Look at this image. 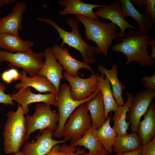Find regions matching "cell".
Returning a JSON list of instances; mask_svg holds the SVG:
<instances>
[{
  "label": "cell",
  "instance_id": "cell-33",
  "mask_svg": "<svg viewBox=\"0 0 155 155\" xmlns=\"http://www.w3.org/2000/svg\"><path fill=\"white\" fill-rule=\"evenodd\" d=\"M141 155H155V137L143 145Z\"/></svg>",
  "mask_w": 155,
  "mask_h": 155
},
{
  "label": "cell",
  "instance_id": "cell-11",
  "mask_svg": "<svg viewBox=\"0 0 155 155\" xmlns=\"http://www.w3.org/2000/svg\"><path fill=\"white\" fill-rule=\"evenodd\" d=\"M54 132L49 129L40 131L36 137L35 141L25 142L22 151L23 155H45L55 145L66 143L67 141L65 139L54 140L52 138Z\"/></svg>",
  "mask_w": 155,
  "mask_h": 155
},
{
  "label": "cell",
  "instance_id": "cell-23",
  "mask_svg": "<svg viewBox=\"0 0 155 155\" xmlns=\"http://www.w3.org/2000/svg\"><path fill=\"white\" fill-rule=\"evenodd\" d=\"M84 104L90 113L92 127L96 130L107 119L104 115V103L100 90L94 98L88 100Z\"/></svg>",
  "mask_w": 155,
  "mask_h": 155
},
{
  "label": "cell",
  "instance_id": "cell-18",
  "mask_svg": "<svg viewBox=\"0 0 155 155\" xmlns=\"http://www.w3.org/2000/svg\"><path fill=\"white\" fill-rule=\"evenodd\" d=\"M27 73L25 70L22 71L19 79L20 82L15 85L16 89L31 87L40 92H49L57 95L58 92L55 86L46 78L38 75L33 77H29Z\"/></svg>",
  "mask_w": 155,
  "mask_h": 155
},
{
  "label": "cell",
  "instance_id": "cell-38",
  "mask_svg": "<svg viewBox=\"0 0 155 155\" xmlns=\"http://www.w3.org/2000/svg\"><path fill=\"white\" fill-rule=\"evenodd\" d=\"M148 45L151 47V50L152 52L151 56L153 58L155 59V38L149 40L148 42Z\"/></svg>",
  "mask_w": 155,
  "mask_h": 155
},
{
  "label": "cell",
  "instance_id": "cell-10",
  "mask_svg": "<svg viewBox=\"0 0 155 155\" xmlns=\"http://www.w3.org/2000/svg\"><path fill=\"white\" fill-rule=\"evenodd\" d=\"M98 75V73L96 74L92 73L89 78L84 79L78 75L73 77L65 71L63 73L64 78L69 84L71 97L77 101L87 98L96 90Z\"/></svg>",
  "mask_w": 155,
  "mask_h": 155
},
{
  "label": "cell",
  "instance_id": "cell-4",
  "mask_svg": "<svg viewBox=\"0 0 155 155\" xmlns=\"http://www.w3.org/2000/svg\"><path fill=\"white\" fill-rule=\"evenodd\" d=\"M21 105L16 111L7 113V120L3 133L4 151L6 154L17 152L25 142L26 134V120Z\"/></svg>",
  "mask_w": 155,
  "mask_h": 155
},
{
  "label": "cell",
  "instance_id": "cell-6",
  "mask_svg": "<svg viewBox=\"0 0 155 155\" xmlns=\"http://www.w3.org/2000/svg\"><path fill=\"white\" fill-rule=\"evenodd\" d=\"M44 57V52L36 53L32 50L28 52L15 53L0 50V63L5 61H8L9 67L22 69L30 77L37 75L43 64L42 59Z\"/></svg>",
  "mask_w": 155,
  "mask_h": 155
},
{
  "label": "cell",
  "instance_id": "cell-19",
  "mask_svg": "<svg viewBox=\"0 0 155 155\" xmlns=\"http://www.w3.org/2000/svg\"><path fill=\"white\" fill-rule=\"evenodd\" d=\"M96 129L92 127L81 138L71 140L70 145L74 147L83 146L89 150L83 155H109V153L104 148L98 140L96 134Z\"/></svg>",
  "mask_w": 155,
  "mask_h": 155
},
{
  "label": "cell",
  "instance_id": "cell-8",
  "mask_svg": "<svg viewBox=\"0 0 155 155\" xmlns=\"http://www.w3.org/2000/svg\"><path fill=\"white\" fill-rule=\"evenodd\" d=\"M84 103L77 107L69 117L64 126L63 135L67 140L82 137L92 127L91 117Z\"/></svg>",
  "mask_w": 155,
  "mask_h": 155
},
{
  "label": "cell",
  "instance_id": "cell-41",
  "mask_svg": "<svg viewBox=\"0 0 155 155\" xmlns=\"http://www.w3.org/2000/svg\"></svg>",
  "mask_w": 155,
  "mask_h": 155
},
{
  "label": "cell",
  "instance_id": "cell-7",
  "mask_svg": "<svg viewBox=\"0 0 155 155\" xmlns=\"http://www.w3.org/2000/svg\"><path fill=\"white\" fill-rule=\"evenodd\" d=\"M25 117L26 127L25 142L27 141L32 133L38 130L42 131L49 129L55 132L59 119V113L53 111L50 106L43 102L36 105L35 112L32 115L27 114Z\"/></svg>",
  "mask_w": 155,
  "mask_h": 155
},
{
  "label": "cell",
  "instance_id": "cell-35",
  "mask_svg": "<svg viewBox=\"0 0 155 155\" xmlns=\"http://www.w3.org/2000/svg\"><path fill=\"white\" fill-rule=\"evenodd\" d=\"M66 153L59 144L55 145L51 150L45 155H65Z\"/></svg>",
  "mask_w": 155,
  "mask_h": 155
},
{
  "label": "cell",
  "instance_id": "cell-2",
  "mask_svg": "<svg viewBox=\"0 0 155 155\" xmlns=\"http://www.w3.org/2000/svg\"><path fill=\"white\" fill-rule=\"evenodd\" d=\"M64 20L71 27V32L65 30L56 24L54 20L51 19L38 18V21L51 25L56 30L59 36V38L62 40V43L60 45L61 46H63L66 44L80 53L83 62L88 64L95 63L96 61L95 56L101 53L100 50L97 47L88 44L82 39L78 28V22L76 20L72 18Z\"/></svg>",
  "mask_w": 155,
  "mask_h": 155
},
{
  "label": "cell",
  "instance_id": "cell-5",
  "mask_svg": "<svg viewBox=\"0 0 155 155\" xmlns=\"http://www.w3.org/2000/svg\"><path fill=\"white\" fill-rule=\"evenodd\" d=\"M70 86L65 83L60 86L57 95L55 106L57 107L59 119L57 129L54 132L53 136L57 139L63 136V132L64 126L67 119L74 110L81 104L94 98L100 90L98 88L91 95L87 98L80 101L75 100L71 97Z\"/></svg>",
  "mask_w": 155,
  "mask_h": 155
},
{
  "label": "cell",
  "instance_id": "cell-30",
  "mask_svg": "<svg viewBox=\"0 0 155 155\" xmlns=\"http://www.w3.org/2000/svg\"><path fill=\"white\" fill-rule=\"evenodd\" d=\"M6 88V85L0 82V104L13 106L15 103L13 102L10 94H6L5 93Z\"/></svg>",
  "mask_w": 155,
  "mask_h": 155
},
{
  "label": "cell",
  "instance_id": "cell-22",
  "mask_svg": "<svg viewBox=\"0 0 155 155\" xmlns=\"http://www.w3.org/2000/svg\"><path fill=\"white\" fill-rule=\"evenodd\" d=\"M34 44L32 41L24 40L19 36L10 33L0 34V48L11 53L28 52Z\"/></svg>",
  "mask_w": 155,
  "mask_h": 155
},
{
  "label": "cell",
  "instance_id": "cell-40",
  "mask_svg": "<svg viewBox=\"0 0 155 155\" xmlns=\"http://www.w3.org/2000/svg\"><path fill=\"white\" fill-rule=\"evenodd\" d=\"M12 155H23L22 151H19L17 153L12 154Z\"/></svg>",
  "mask_w": 155,
  "mask_h": 155
},
{
  "label": "cell",
  "instance_id": "cell-20",
  "mask_svg": "<svg viewBox=\"0 0 155 155\" xmlns=\"http://www.w3.org/2000/svg\"><path fill=\"white\" fill-rule=\"evenodd\" d=\"M137 133L142 145L150 141L155 135V104L152 101L143 120L140 122Z\"/></svg>",
  "mask_w": 155,
  "mask_h": 155
},
{
  "label": "cell",
  "instance_id": "cell-27",
  "mask_svg": "<svg viewBox=\"0 0 155 155\" xmlns=\"http://www.w3.org/2000/svg\"><path fill=\"white\" fill-rule=\"evenodd\" d=\"M142 146L137 134L132 132L123 135H117L113 149L116 153H121L135 150Z\"/></svg>",
  "mask_w": 155,
  "mask_h": 155
},
{
  "label": "cell",
  "instance_id": "cell-25",
  "mask_svg": "<svg viewBox=\"0 0 155 155\" xmlns=\"http://www.w3.org/2000/svg\"><path fill=\"white\" fill-rule=\"evenodd\" d=\"M134 97L131 93L128 92L126 102L123 105L119 106L118 110L114 112L112 120L114 122L112 128L117 135H123L128 134L127 130L130 125L129 122H126V119Z\"/></svg>",
  "mask_w": 155,
  "mask_h": 155
},
{
  "label": "cell",
  "instance_id": "cell-32",
  "mask_svg": "<svg viewBox=\"0 0 155 155\" xmlns=\"http://www.w3.org/2000/svg\"><path fill=\"white\" fill-rule=\"evenodd\" d=\"M61 147L63 149L66 153L65 155H78L83 154L86 152V148H85L80 149V148H78L76 147L69 146L63 144Z\"/></svg>",
  "mask_w": 155,
  "mask_h": 155
},
{
  "label": "cell",
  "instance_id": "cell-28",
  "mask_svg": "<svg viewBox=\"0 0 155 155\" xmlns=\"http://www.w3.org/2000/svg\"><path fill=\"white\" fill-rule=\"evenodd\" d=\"M112 113H110L106 121L98 129L96 130V134L97 138L110 154L113 151V145L117 134L110 125V121Z\"/></svg>",
  "mask_w": 155,
  "mask_h": 155
},
{
  "label": "cell",
  "instance_id": "cell-16",
  "mask_svg": "<svg viewBox=\"0 0 155 155\" xmlns=\"http://www.w3.org/2000/svg\"><path fill=\"white\" fill-rule=\"evenodd\" d=\"M44 53L45 60L37 75L46 78L54 86L58 93L61 81L64 78L63 72L64 70L57 62L51 48L47 47Z\"/></svg>",
  "mask_w": 155,
  "mask_h": 155
},
{
  "label": "cell",
  "instance_id": "cell-14",
  "mask_svg": "<svg viewBox=\"0 0 155 155\" xmlns=\"http://www.w3.org/2000/svg\"><path fill=\"white\" fill-rule=\"evenodd\" d=\"M26 9V1L16 3L8 15L0 18V34L10 33L19 36V31L23 27L22 15Z\"/></svg>",
  "mask_w": 155,
  "mask_h": 155
},
{
  "label": "cell",
  "instance_id": "cell-1",
  "mask_svg": "<svg viewBox=\"0 0 155 155\" xmlns=\"http://www.w3.org/2000/svg\"><path fill=\"white\" fill-rule=\"evenodd\" d=\"M150 37L149 34H142L138 30H131L125 38L120 39L122 40L120 43L112 46V50L126 56V66L131 62H135L144 67L153 66L155 65V60L147 49Z\"/></svg>",
  "mask_w": 155,
  "mask_h": 155
},
{
  "label": "cell",
  "instance_id": "cell-9",
  "mask_svg": "<svg viewBox=\"0 0 155 155\" xmlns=\"http://www.w3.org/2000/svg\"><path fill=\"white\" fill-rule=\"evenodd\" d=\"M155 96V91L148 88L138 92L134 97L127 113L132 132L137 133L141 117L147 112Z\"/></svg>",
  "mask_w": 155,
  "mask_h": 155
},
{
  "label": "cell",
  "instance_id": "cell-31",
  "mask_svg": "<svg viewBox=\"0 0 155 155\" xmlns=\"http://www.w3.org/2000/svg\"><path fill=\"white\" fill-rule=\"evenodd\" d=\"M146 5V10L143 14L146 17L150 18L154 23L155 22V0H145Z\"/></svg>",
  "mask_w": 155,
  "mask_h": 155
},
{
  "label": "cell",
  "instance_id": "cell-17",
  "mask_svg": "<svg viewBox=\"0 0 155 155\" xmlns=\"http://www.w3.org/2000/svg\"><path fill=\"white\" fill-rule=\"evenodd\" d=\"M57 3L65 7L64 9L59 11V13L60 16L73 14L93 19H100L96 15L93 9L100 7L102 4L86 3L81 0H59Z\"/></svg>",
  "mask_w": 155,
  "mask_h": 155
},
{
  "label": "cell",
  "instance_id": "cell-3",
  "mask_svg": "<svg viewBox=\"0 0 155 155\" xmlns=\"http://www.w3.org/2000/svg\"><path fill=\"white\" fill-rule=\"evenodd\" d=\"M75 16L84 25L87 39L94 42L101 53L107 55L113 41L119 37L117 26L111 22L108 23L102 22L100 19H93L78 15Z\"/></svg>",
  "mask_w": 155,
  "mask_h": 155
},
{
  "label": "cell",
  "instance_id": "cell-29",
  "mask_svg": "<svg viewBox=\"0 0 155 155\" xmlns=\"http://www.w3.org/2000/svg\"><path fill=\"white\" fill-rule=\"evenodd\" d=\"M20 73L14 68H11L4 71L1 74L2 80L7 84H10L13 81L19 80Z\"/></svg>",
  "mask_w": 155,
  "mask_h": 155
},
{
  "label": "cell",
  "instance_id": "cell-21",
  "mask_svg": "<svg viewBox=\"0 0 155 155\" xmlns=\"http://www.w3.org/2000/svg\"><path fill=\"white\" fill-rule=\"evenodd\" d=\"M121 10L123 16H130L135 20L139 25V30L146 35L154 26V22L151 19L145 16L135 9L129 0H121Z\"/></svg>",
  "mask_w": 155,
  "mask_h": 155
},
{
  "label": "cell",
  "instance_id": "cell-24",
  "mask_svg": "<svg viewBox=\"0 0 155 155\" xmlns=\"http://www.w3.org/2000/svg\"><path fill=\"white\" fill-rule=\"evenodd\" d=\"M98 69L100 72L105 75L109 80L112 87L113 97L118 105H123L125 102L122 96L123 91L126 87L118 79L117 65L113 64L111 69H107L104 66L100 65L98 66Z\"/></svg>",
  "mask_w": 155,
  "mask_h": 155
},
{
  "label": "cell",
  "instance_id": "cell-15",
  "mask_svg": "<svg viewBox=\"0 0 155 155\" xmlns=\"http://www.w3.org/2000/svg\"><path fill=\"white\" fill-rule=\"evenodd\" d=\"M51 48L56 59L59 61V64L69 75L75 77L80 74L78 71L82 69H87L92 73H94L87 63L74 58L70 55L69 50L64 46L62 47L56 44Z\"/></svg>",
  "mask_w": 155,
  "mask_h": 155
},
{
  "label": "cell",
  "instance_id": "cell-39",
  "mask_svg": "<svg viewBox=\"0 0 155 155\" xmlns=\"http://www.w3.org/2000/svg\"><path fill=\"white\" fill-rule=\"evenodd\" d=\"M15 0H0V6L1 7L3 5H8L11 2H14Z\"/></svg>",
  "mask_w": 155,
  "mask_h": 155
},
{
  "label": "cell",
  "instance_id": "cell-12",
  "mask_svg": "<svg viewBox=\"0 0 155 155\" xmlns=\"http://www.w3.org/2000/svg\"><path fill=\"white\" fill-rule=\"evenodd\" d=\"M96 15L102 20H109L111 22L117 25L120 29L119 37L121 39L124 38L125 31L129 28L135 30L136 28L128 23L123 16L121 10L120 0H115L109 5L102 4L94 12Z\"/></svg>",
  "mask_w": 155,
  "mask_h": 155
},
{
  "label": "cell",
  "instance_id": "cell-34",
  "mask_svg": "<svg viewBox=\"0 0 155 155\" xmlns=\"http://www.w3.org/2000/svg\"><path fill=\"white\" fill-rule=\"evenodd\" d=\"M142 81L143 85L147 88L155 91V73L152 76H144Z\"/></svg>",
  "mask_w": 155,
  "mask_h": 155
},
{
  "label": "cell",
  "instance_id": "cell-37",
  "mask_svg": "<svg viewBox=\"0 0 155 155\" xmlns=\"http://www.w3.org/2000/svg\"><path fill=\"white\" fill-rule=\"evenodd\" d=\"M132 5L134 6L138 5L140 10H143L145 4V0H130Z\"/></svg>",
  "mask_w": 155,
  "mask_h": 155
},
{
  "label": "cell",
  "instance_id": "cell-26",
  "mask_svg": "<svg viewBox=\"0 0 155 155\" xmlns=\"http://www.w3.org/2000/svg\"><path fill=\"white\" fill-rule=\"evenodd\" d=\"M99 74L97 83L98 87L100 89L103 97L104 105V115L107 119L108 113L111 111H117L119 107L113 96L111 86L107 78L102 73Z\"/></svg>",
  "mask_w": 155,
  "mask_h": 155
},
{
  "label": "cell",
  "instance_id": "cell-36",
  "mask_svg": "<svg viewBox=\"0 0 155 155\" xmlns=\"http://www.w3.org/2000/svg\"><path fill=\"white\" fill-rule=\"evenodd\" d=\"M143 147V146L140 148L132 151L125 152L121 153H117L116 155H141V151Z\"/></svg>",
  "mask_w": 155,
  "mask_h": 155
},
{
  "label": "cell",
  "instance_id": "cell-13",
  "mask_svg": "<svg viewBox=\"0 0 155 155\" xmlns=\"http://www.w3.org/2000/svg\"><path fill=\"white\" fill-rule=\"evenodd\" d=\"M13 100L21 106L25 115L28 114V106L30 104L43 102L48 105L55 106L57 95L52 93L44 94L33 93L30 87L19 89L17 92L10 94Z\"/></svg>",
  "mask_w": 155,
  "mask_h": 155
}]
</instances>
